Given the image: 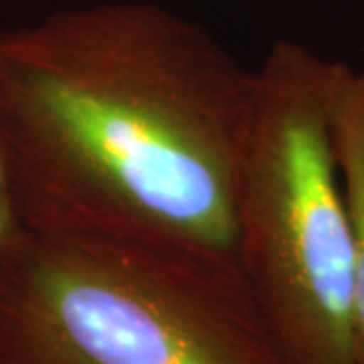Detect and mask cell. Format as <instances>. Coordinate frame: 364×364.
I'll list each match as a JSON object with an SVG mask.
<instances>
[{
  "label": "cell",
  "instance_id": "obj_1",
  "mask_svg": "<svg viewBox=\"0 0 364 364\" xmlns=\"http://www.w3.org/2000/svg\"><path fill=\"white\" fill-rule=\"evenodd\" d=\"M255 71L195 21L107 2L0 33V138L28 231L235 257Z\"/></svg>",
  "mask_w": 364,
  "mask_h": 364
},
{
  "label": "cell",
  "instance_id": "obj_2",
  "mask_svg": "<svg viewBox=\"0 0 364 364\" xmlns=\"http://www.w3.org/2000/svg\"><path fill=\"white\" fill-rule=\"evenodd\" d=\"M0 364H286L237 257L25 229L0 263Z\"/></svg>",
  "mask_w": 364,
  "mask_h": 364
},
{
  "label": "cell",
  "instance_id": "obj_3",
  "mask_svg": "<svg viewBox=\"0 0 364 364\" xmlns=\"http://www.w3.org/2000/svg\"><path fill=\"white\" fill-rule=\"evenodd\" d=\"M344 67L277 41L255 71L235 257L286 364H356L352 231L332 138Z\"/></svg>",
  "mask_w": 364,
  "mask_h": 364
},
{
  "label": "cell",
  "instance_id": "obj_4",
  "mask_svg": "<svg viewBox=\"0 0 364 364\" xmlns=\"http://www.w3.org/2000/svg\"><path fill=\"white\" fill-rule=\"evenodd\" d=\"M334 156L352 231V342L364 364V65L344 67L332 117Z\"/></svg>",
  "mask_w": 364,
  "mask_h": 364
},
{
  "label": "cell",
  "instance_id": "obj_5",
  "mask_svg": "<svg viewBox=\"0 0 364 364\" xmlns=\"http://www.w3.org/2000/svg\"><path fill=\"white\" fill-rule=\"evenodd\" d=\"M23 231H25V227L21 223L18 210L14 205L11 178H9L4 150H2V138H0V263L16 245Z\"/></svg>",
  "mask_w": 364,
  "mask_h": 364
}]
</instances>
